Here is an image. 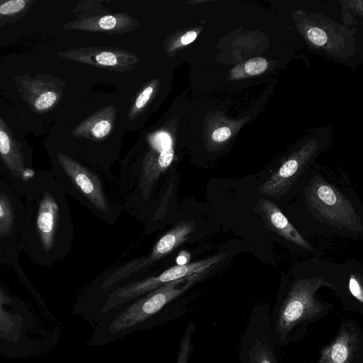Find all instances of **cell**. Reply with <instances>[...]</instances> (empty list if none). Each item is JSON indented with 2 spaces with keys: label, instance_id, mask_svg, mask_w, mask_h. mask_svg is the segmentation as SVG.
Segmentation results:
<instances>
[{
  "label": "cell",
  "instance_id": "obj_1",
  "mask_svg": "<svg viewBox=\"0 0 363 363\" xmlns=\"http://www.w3.org/2000/svg\"><path fill=\"white\" fill-rule=\"evenodd\" d=\"M65 193L49 170L38 169L24 195L21 252L51 266L69 252L73 226Z\"/></svg>",
  "mask_w": 363,
  "mask_h": 363
},
{
  "label": "cell",
  "instance_id": "obj_2",
  "mask_svg": "<svg viewBox=\"0 0 363 363\" xmlns=\"http://www.w3.org/2000/svg\"><path fill=\"white\" fill-rule=\"evenodd\" d=\"M321 286H336L321 277L301 278L284 285L270 312L272 330L277 347H284L309 333V326L328 316L333 304L315 297Z\"/></svg>",
  "mask_w": 363,
  "mask_h": 363
},
{
  "label": "cell",
  "instance_id": "obj_3",
  "mask_svg": "<svg viewBox=\"0 0 363 363\" xmlns=\"http://www.w3.org/2000/svg\"><path fill=\"white\" fill-rule=\"evenodd\" d=\"M205 272L194 274L183 285H180L189 277L167 283L146 294L117 315L111 318L103 328L104 334L110 340L121 337L133 332L142 323L158 313L170 301L181 295Z\"/></svg>",
  "mask_w": 363,
  "mask_h": 363
},
{
  "label": "cell",
  "instance_id": "obj_4",
  "mask_svg": "<svg viewBox=\"0 0 363 363\" xmlns=\"http://www.w3.org/2000/svg\"><path fill=\"white\" fill-rule=\"evenodd\" d=\"M50 172L65 194L99 211L108 210V203L99 178L72 158L57 152L51 157Z\"/></svg>",
  "mask_w": 363,
  "mask_h": 363
},
{
  "label": "cell",
  "instance_id": "obj_5",
  "mask_svg": "<svg viewBox=\"0 0 363 363\" xmlns=\"http://www.w3.org/2000/svg\"><path fill=\"white\" fill-rule=\"evenodd\" d=\"M239 345V363H279L268 306L252 309Z\"/></svg>",
  "mask_w": 363,
  "mask_h": 363
},
{
  "label": "cell",
  "instance_id": "obj_6",
  "mask_svg": "<svg viewBox=\"0 0 363 363\" xmlns=\"http://www.w3.org/2000/svg\"><path fill=\"white\" fill-rule=\"evenodd\" d=\"M307 198L309 204L330 224L354 232L362 230L360 217L350 202L320 177L311 181Z\"/></svg>",
  "mask_w": 363,
  "mask_h": 363
},
{
  "label": "cell",
  "instance_id": "obj_7",
  "mask_svg": "<svg viewBox=\"0 0 363 363\" xmlns=\"http://www.w3.org/2000/svg\"><path fill=\"white\" fill-rule=\"evenodd\" d=\"M24 217L25 206L21 196L0 177L1 259H18Z\"/></svg>",
  "mask_w": 363,
  "mask_h": 363
},
{
  "label": "cell",
  "instance_id": "obj_8",
  "mask_svg": "<svg viewBox=\"0 0 363 363\" xmlns=\"http://www.w3.org/2000/svg\"><path fill=\"white\" fill-rule=\"evenodd\" d=\"M222 255L183 265L174 266L157 277H150L133 282L111 291L106 297L101 311L106 312L121 304L150 292L167 283L181 279L194 274L205 272L219 261Z\"/></svg>",
  "mask_w": 363,
  "mask_h": 363
},
{
  "label": "cell",
  "instance_id": "obj_9",
  "mask_svg": "<svg viewBox=\"0 0 363 363\" xmlns=\"http://www.w3.org/2000/svg\"><path fill=\"white\" fill-rule=\"evenodd\" d=\"M310 363H363V329L354 319L344 318L334 337Z\"/></svg>",
  "mask_w": 363,
  "mask_h": 363
},
{
  "label": "cell",
  "instance_id": "obj_10",
  "mask_svg": "<svg viewBox=\"0 0 363 363\" xmlns=\"http://www.w3.org/2000/svg\"><path fill=\"white\" fill-rule=\"evenodd\" d=\"M194 226L193 221H184L177 224L157 242L149 255L143 259L134 260L120 268L104 281L102 288L111 287L124 277L152 264L170 253L186 240L188 235L194 230Z\"/></svg>",
  "mask_w": 363,
  "mask_h": 363
},
{
  "label": "cell",
  "instance_id": "obj_11",
  "mask_svg": "<svg viewBox=\"0 0 363 363\" xmlns=\"http://www.w3.org/2000/svg\"><path fill=\"white\" fill-rule=\"evenodd\" d=\"M310 152L301 151L286 160L259 188L262 195L278 197L284 195L301 172Z\"/></svg>",
  "mask_w": 363,
  "mask_h": 363
},
{
  "label": "cell",
  "instance_id": "obj_12",
  "mask_svg": "<svg viewBox=\"0 0 363 363\" xmlns=\"http://www.w3.org/2000/svg\"><path fill=\"white\" fill-rule=\"evenodd\" d=\"M258 208L266 224L273 231L300 247L311 250L310 245L291 224L274 203L264 198H259Z\"/></svg>",
  "mask_w": 363,
  "mask_h": 363
},
{
  "label": "cell",
  "instance_id": "obj_13",
  "mask_svg": "<svg viewBox=\"0 0 363 363\" xmlns=\"http://www.w3.org/2000/svg\"><path fill=\"white\" fill-rule=\"evenodd\" d=\"M195 330V325L191 321L179 341L176 363H188L192 349V337Z\"/></svg>",
  "mask_w": 363,
  "mask_h": 363
},
{
  "label": "cell",
  "instance_id": "obj_14",
  "mask_svg": "<svg viewBox=\"0 0 363 363\" xmlns=\"http://www.w3.org/2000/svg\"><path fill=\"white\" fill-rule=\"evenodd\" d=\"M349 293L352 301H354L361 313L363 312V289L362 283L358 278L351 274L348 282Z\"/></svg>",
  "mask_w": 363,
  "mask_h": 363
},
{
  "label": "cell",
  "instance_id": "obj_15",
  "mask_svg": "<svg viewBox=\"0 0 363 363\" xmlns=\"http://www.w3.org/2000/svg\"><path fill=\"white\" fill-rule=\"evenodd\" d=\"M11 300L7 294L0 285V329L10 330L13 327V322L9 314L3 309V306L9 303Z\"/></svg>",
  "mask_w": 363,
  "mask_h": 363
},
{
  "label": "cell",
  "instance_id": "obj_16",
  "mask_svg": "<svg viewBox=\"0 0 363 363\" xmlns=\"http://www.w3.org/2000/svg\"><path fill=\"white\" fill-rule=\"evenodd\" d=\"M28 2L24 0H10L0 4V14L13 15L23 11Z\"/></svg>",
  "mask_w": 363,
  "mask_h": 363
},
{
  "label": "cell",
  "instance_id": "obj_17",
  "mask_svg": "<svg viewBox=\"0 0 363 363\" xmlns=\"http://www.w3.org/2000/svg\"><path fill=\"white\" fill-rule=\"evenodd\" d=\"M267 62L264 58L255 57L245 63V70L250 75L259 74L267 69Z\"/></svg>",
  "mask_w": 363,
  "mask_h": 363
},
{
  "label": "cell",
  "instance_id": "obj_18",
  "mask_svg": "<svg viewBox=\"0 0 363 363\" xmlns=\"http://www.w3.org/2000/svg\"><path fill=\"white\" fill-rule=\"evenodd\" d=\"M57 100V94L53 91L42 93L35 101L34 105L37 110L43 111L51 107Z\"/></svg>",
  "mask_w": 363,
  "mask_h": 363
},
{
  "label": "cell",
  "instance_id": "obj_19",
  "mask_svg": "<svg viewBox=\"0 0 363 363\" xmlns=\"http://www.w3.org/2000/svg\"><path fill=\"white\" fill-rule=\"evenodd\" d=\"M307 34L309 40L316 45L321 46L327 42L328 37L326 33L319 28H311L308 30Z\"/></svg>",
  "mask_w": 363,
  "mask_h": 363
},
{
  "label": "cell",
  "instance_id": "obj_20",
  "mask_svg": "<svg viewBox=\"0 0 363 363\" xmlns=\"http://www.w3.org/2000/svg\"><path fill=\"white\" fill-rule=\"evenodd\" d=\"M174 157V150L172 146L162 148L158 158V164L161 168L167 167L172 162Z\"/></svg>",
  "mask_w": 363,
  "mask_h": 363
},
{
  "label": "cell",
  "instance_id": "obj_21",
  "mask_svg": "<svg viewBox=\"0 0 363 363\" xmlns=\"http://www.w3.org/2000/svg\"><path fill=\"white\" fill-rule=\"evenodd\" d=\"M96 60L99 64L107 66H113L117 63L116 55L110 52H103L97 55Z\"/></svg>",
  "mask_w": 363,
  "mask_h": 363
},
{
  "label": "cell",
  "instance_id": "obj_22",
  "mask_svg": "<svg viewBox=\"0 0 363 363\" xmlns=\"http://www.w3.org/2000/svg\"><path fill=\"white\" fill-rule=\"evenodd\" d=\"M111 124L106 121L98 122L93 128V135L96 138H102L106 135L111 130Z\"/></svg>",
  "mask_w": 363,
  "mask_h": 363
},
{
  "label": "cell",
  "instance_id": "obj_23",
  "mask_svg": "<svg viewBox=\"0 0 363 363\" xmlns=\"http://www.w3.org/2000/svg\"><path fill=\"white\" fill-rule=\"evenodd\" d=\"M231 135V131L228 127H221L216 129L212 134V138L216 142H223L227 140Z\"/></svg>",
  "mask_w": 363,
  "mask_h": 363
},
{
  "label": "cell",
  "instance_id": "obj_24",
  "mask_svg": "<svg viewBox=\"0 0 363 363\" xmlns=\"http://www.w3.org/2000/svg\"><path fill=\"white\" fill-rule=\"evenodd\" d=\"M153 89L151 86H147L138 97L135 105L137 108H140L143 107L146 102L149 100Z\"/></svg>",
  "mask_w": 363,
  "mask_h": 363
},
{
  "label": "cell",
  "instance_id": "obj_25",
  "mask_svg": "<svg viewBox=\"0 0 363 363\" xmlns=\"http://www.w3.org/2000/svg\"><path fill=\"white\" fill-rule=\"evenodd\" d=\"M116 20L112 16H105L101 18L99 22V26L105 30L113 28L116 26Z\"/></svg>",
  "mask_w": 363,
  "mask_h": 363
},
{
  "label": "cell",
  "instance_id": "obj_26",
  "mask_svg": "<svg viewBox=\"0 0 363 363\" xmlns=\"http://www.w3.org/2000/svg\"><path fill=\"white\" fill-rule=\"evenodd\" d=\"M196 36L197 33L195 31H189L181 38V43L183 45L189 44L196 39Z\"/></svg>",
  "mask_w": 363,
  "mask_h": 363
},
{
  "label": "cell",
  "instance_id": "obj_27",
  "mask_svg": "<svg viewBox=\"0 0 363 363\" xmlns=\"http://www.w3.org/2000/svg\"><path fill=\"white\" fill-rule=\"evenodd\" d=\"M190 254L186 251H181L177 257V263L179 265L188 264L190 259Z\"/></svg>",
  "mask_w": 363,
  "mask_h": 363
}]
</instances>
